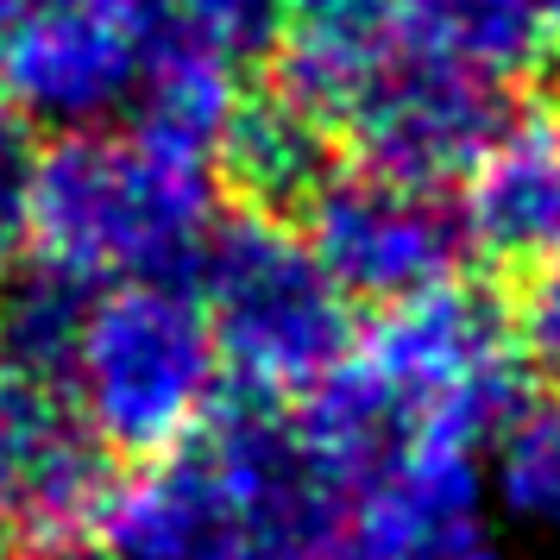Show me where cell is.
<instances>
[{
  "label": "cell",
  "mask_w": 560,
  "mask_h": 560,
  "mask_svg": "<svg viewBox=\"0 0 560 560\" xmlns=\"http://www.w3.org/2000/svg\"><path fill=\"white\" fill-rule=\"evenodd\" d=\"M347 504L290 409L228 390L177 454L114 479L95 535L107 560H334Z\"/></svg>",
  "instance_id": "obj_1"
},
{
  "label": "cell",
  "mask_w": 560,
  "mask_h": 560,
  "mask_svg": "<svg viewBox=\"0 0 560 560\" xmlns=\"http://www.w3.org/2000/svg\"><path fill=\"white\" fill-rule=\"evenodd\" d=\"M214 221V164L158 152L127 127L57 132L32 177L26 258L77 290L189 278Z\"/></svg>",
  "instance_id": "obj_2"
},
{
  "label": "cell",
  "mask_w": 560,
  "mask_h": 560,
  "mask_svg": "<svg viewBox=\"0 0 560 560\" xmlns=\"http://www.w3.org/2000/svg\"><path fill=\"white\" fill-rule=\"evenodd\" d=\"M82 429L139 466L177 454L228 397V365L189 278L95 290L63 372Z\"/></svg>",
  "instance_id": "obj_3"
},
{
  "label": "cell",
  "mask_w": 560,
  "mask_h": 560,
  "mask_svg": "<svg viewBox=\"0 0 560 560\" xmlns=\"http://www.w3.org/2000/svg\"><path fill=\"white\" fill-rule=\"evenodd\" d=\"M196 296L214 328L228 390L283 404L308 397L340 359L353 353V303L328 283L290 221L233 208L214 221L196 258Z\"/></svg>",
  "instance_id": "obj_4"
},
{
  "label": "cell",
  "mask_w": 560,
  "mask_h": 560,
  "mask_svg": "<svg viewBox=\"0 0 560 560\" xmlns=\"http://www.w3.org/2000/svg\"><path fill=\"white\" fill-rule=\"evenodd\" d=\"M353 365L397 404L409 441H447L472 454L491 447L529 397L510 308L466 278L378 308L353 340Z\"/></svg>",
  "instance_id": "obj_5"
},
{
  "label": "cell",
  "mask_w": 560,
  "mask_h": 560,
  "mask_svg": "<svg viewBox=\"0 0 560 560\" xmlns=\"http://www.w3.org/2000/svg\"><path fill=\"white\" fill-rule=\"evenodd\" d=\"M152 32V0H0V107L20 127H107L139 95Z\"/></svg>",
  "instance_id": "obj_6"
},
{
  "label": "cell",
  "mask_w": 560,
  "mask_h": 560,
  "mask_svg": "<svg viewBox=\"0 0 560 560\" xmlns=\"http://www.w3.org/2000/svg\"><path fill=\"white\" fill-rule=\"evenodd\" d=\"M296 233L328 271V283L347 303H409L422 290L459 278L466 265V228L454 196L409 189V183L372 177V171H334L308 208L296 214Z\"/></svg>",
  "instance_id": "obj_7"
},
{
  "label": "cell",
  "mask_w": 560,
  "mask_h": 560,
  "mask_svg": "<svg viewBox=\"0 0 560 560\" xmlns=\"http://www.w3.org/2000/svg\"><path fill=\"white\" fill-rule=\"evenodd\" d=\"M510 114H516L510 89L472 77V70H454L441 57L397 51L340 107L334 127H340V145H353L359 171L447 196L498 145Z\"/></svg>",
  "instance_id": "obj_8"
},
{
  "label": "cell",
  "mask_w": 560,
  "mask_h": 560,
  "mask_svg": "<svg viewBox=\"0 0 560 560\" xmlns=\"http://www.w3.org/2000/svg\"><path fill=\"white\" fill-rule=\"evenodd\" d=\"M114 498V459L82 429L63 384L0 365V529L38 548H70L102 529Z\"/></svg>",
  "instance_id": "obj_9"
},
{
  "label": "cell",
  "mask_w": 560,
  "mask_h": 560,
  "mask_svg": "<svg viewBox=\"0 0 560 560\" xmlns=\"http://www.w3.org/2000/svg\"><path fill=\"white\" fill-rule=\"evenodd\" d=\"M353 560H498L472 447L409 441L347 504Z\"/></svg>",
  "instance_id": "obj_10"
},
{
  "label": "cell",
  "mask_w": 560,
  "mask_h": 560,
  "mask_svg": "<svg viewBox=\"0 0 560 560\" xmlns=\"http://www.w3.org/2000/svg\"><path fill=\"white\" fill-rule=\"evenodd\" d=\"M454 208L466 246L498 265L535 271L560 258V107H516Z\"/></svg>",
  "instance_id": "obj_11"
},
{
  "label": "cell",
  "mask_w": 560,
  "mask_h": 560,
  "mask_svg": "<svg viewBox=\"0 0 560 560\" xmlns=\"http://www.w3.org/2000/svg\"><path fill=\"white\" fill-rule=\"evenodd\" d=\"M397 51H404V0H283L271 63L283 95L340 120V107Z\"/></svg>",
  "instance_id": "obj_12"
},
{
  "label": "cell",
  "mask_w": 560,
  "mask_h": 560,
  "mask_svg": "<svg viewBox=\"0 0 560 560\" xmlns=\"http://www.w3.org/2000/svg\"><path fill=\"white\" fill-rule=\"evenodd\" d=\"M214 171L233 183L240 208L290 221L340 171V132H334L328 114H315L308 102L283 95L271 82V89H258V95L240 102Z\"/></svg>",
  "instance_id": "obj_13"
},
{
  "label": "cell",
  "mask_w": 560,
  "mask_h": 560,
  "mask_svg": "<svg viewBox=\"0 0 560 560\" xmlns=\"http://www.w3.org/2000/svg\"><path fill=\"white\" fill-rule=\"evenodd\" d=\"M404 51L498 82L560 70V0H404Z\"/></svg>",
  "instance_id": "obj_14"
},
{
  "label": "cell",
  "mask_w": 560,
  "mask_h": 560,
  "mask_svg": "<svg viewBox=\"0 0 560 560\" xmlns=\"http://www.w3.org/2000/svg\"><path fill=\"white\" fill-rule=\"evenodd\" d=\"M240 102H246V89H240V70L228 57H208L196 45H177V38H152L139 95L127 107V132H139L158 152L214 164Z\"/></svg>",
  "instance_id": "obj_15"
},
{
  "label": "cell",
  "mask_w": 560,
  "mask_h": 560,
  "mask_svg": "<svg viewBox=\"0 0 560 560\" xmlns=\"http://www.w3.org/2000/svg\"><path fill=\"white\" fill-rule=\"evenodd\" d=\"M89 296L95 290H77L57 271L20 258L13 278L0 283V365L26 372V378H45V384H63Z\"/></svg>",
  "instance_id": "obj_16"
},
{
  "label": "cell",
  "mask_w": 560,
  "mask_h": 560,
  "mask_svg": "<svg viewBox=\"0 0 560 560\" xmlns=\"http://www.w3.org/2000/svg\"><path fill=\"white\" fill-rule=\"evenodd\" d=\"M491 491L523 523L560 529V384L529 390L491 441Z\"/></svg>",
  "instance_id": "obj_17"
},
{
  "label": "cell",
  "mask_w": 560,
  "mask_h": 560,
  "mask_svg": "<svg viewBox=\"0 0 560 560\" xmlns=\"http://www.w3.org/2000/svg\"><path fill=\"white\" fill-rule=\"evenodd\" d=\"M152 38H177V45H196V51L228 57L233 70H246L253 57L278 45L283 0H152Z\"/></svg>",
  "instance_id": "obj_18"
},
{
  "label": "cell",
  "mask_w": 560,
  "mask_h": 560,
  "mask_svg": "<svg viewBox=\"0 0 560 560\" xmlns=\"http://www.w3.org/2000/svg\"><path fill=\"white\" fill-rule=\"evenodd\" d=\"M504 308H510V334H516L523 365L560 384V258L523 271V290Z\"/></svg>",
  "instance_id": "obj_19"
},
{
  "label": "cell",
  "mask_w": 560,
  "mask_h": 560,
  "mask_svg": "<svg viewBox=\"0 0 560 560\" xmlns=\"http://www.w3.org/2000/svg\"><path fill=\"white\" fill-rule=\"evenodd\" d=\"M32 177H38V145H32V132L0 107V271H13V265L26 258Z\"/></svg>",
  "instance_id": "obj_20"
},
{
  "label": "cell",
  "mask_w": 560,
  "mask_h": 560,
  "mask_svg": "<svg viewBox=\"0 0 560 560\" xmlns=\"http://www.w3.org/2000/svg\"><path fill=\"white\" fill-rule=\"evenodd\" d=\"M32 560H107V555H82V548H38Z\"/></svg>",
  "instance_id": "obj_21"
},
{
  "label": "cell",
  "mask_w": 560,
  "mask_h": 560,
  "mask_svg": "<svg viewBox=\"0 0 560 560\" xmlns=\"http://www.w3.org/2000/svg\"><path fill=\"white\" fill-rule=\"evenodd\" d=\"M334 560H353V555H347V548H340V555H334Z\"/></svg>",
  "instance_id": "obj_22"
},
{
  "label": "cell",
  "mask_w": 560,
  "mask_h": 560,
  "mask_svg": "<svg viewBox=\"0 0 560 560\" xmlns=\"http://www.w3.org/2000/svg\"><path fill=\"white\" fill-rule=\"evenodd\" d=\"M555 107H560V102H555Z\"/></svg>",
  "instance_id": "obj_23"
}]
</instances>
